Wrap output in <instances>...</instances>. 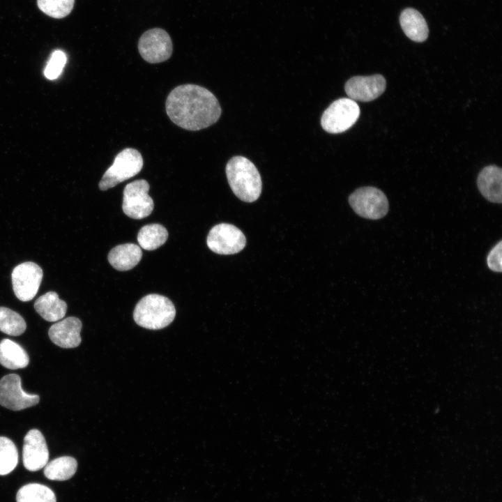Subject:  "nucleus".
<instances>
[{
	"mask_svg": "<svg viewBox=\"0 0 502 502\" xmlns=\"http://www.w3.org/2000/svg\"><path fill=\"white\" fill-rule=\"evenodd\" d=\"M49 450L43 434L36 429L29 430L24 438L22 460L24 467L36 471L48 462Z\"/></svg>",
	"mask_w": 502,
	"mask_h": 502,
	"instance_id": "ddd939ff",
	"label": "nucleus"
},
{
	"mask_svg": "<svg viewBox=\"0 0 502 502\" xmlns=\"http://www.w3.org/2000/svg\"><path fill=\"white\" fill-rule=\"evenodd\" d=\"M143 164V158L137 149L126 148L122 150L104 173L99 182V188L107 190L133 177L142 170Z\"/></svg>",
	"mask_w": 502,
	"mask_h": 502,
	"instance_id": "20e7f679",
	"label": "nucleus"
},
{
	"mask_svg": "<svg viewBox=\"0 0 502 502\" xmlns=\"http://www.w3.org/2000/svg\"><path fill=\"white\" fill-rule=\"evenodd\" d=\"M26 351L17 343L3 339L0 342V364L3 367L15 370L24 368L29 364Z\"/></svg>",
	"mask_w": 502,
	"mask_h": 502,
	"instance_id": "6ab92c4d",
	"label": "nucleus"
},
{
	"mask_svg": "<svg viewBox=\"0 0 502 502\" xmlns=\"http://www.w3.org/2000/svg\"><path fill=\"white\" fill-rule=\"evenodd\" d=\"M229 185L234 195L245 202L256 201L261 195L262 183L255 165L243 156H234L225 168Z\"/></svg>",
	"mask_w": 502,
	"mask_h": 502,
	"instance_id": "f03ea898",
	"label": "nucleus"
},
{
	"mask_svg": "<svg viewBox=\"0 0 502 502\" xmlns=\"http://www.w3.org/2000/svg\"><path fill=\"white\" fill-rule=\"evenodd\" d=\"M168 232L160 224H149L142 227L137 235L140 247L146 250H154L162 246L167 240Z\"/></svg>",
	"mask_w": 502,
	"mask_h": 502,
	"instance_id": "412c9836",
	"label": "nucleus"
},
{
	"mask_svg": "<svg viewBox=\"0 0 502 502\" xmlns=\"http://www.w3.org/2000/svg\"><path fill=\"white\" fill-rule=\"evenodd\" d=\"M17 463L18 452L15 443L7 437L0 436V475L10 473Z\"/></svg>",
	"mask_w": 502,
	"mask_h": 502,
	"instance_id": "b1692460",
	"label": "nucleus"
},
{
	"mask_svg": "<svg viewBox=\"0 0 502 502\" xmlns=\"http://www.w3.org/2000/svg\"><path fill=\"white\" fill-rule=\"evenodd\" d=\"M142 251L134 243L119 245L108 254L109 264L116 270L126 271L132 269L140 261Z\"/></svg>",
	"mask_w": 502,
	"mask_h": 502,
	"instance_id": "dca6fc26",
	"label": "nucleus"
},
{
	"mask_svg": "<svg viewBox=\"0 0 502 502\" xmlns=\"http://www.w3.org/2000/svg\"><path fill=\"white\" fill-rule=\"evenodd\" d=\"M82 327V321L78 318L69 317L53 324L49 329V337L61 348H75L81 343Z\"/></svg>",
	"mask_w": 502,
	"mask_h": 502,
	"instance_id": "4468645a",
	"label": "nucleus"
},
{
	"mask_svg": "<svg viewBox=\"0 0 502 502\" xmlns=\"http://www.w3.org/2000/svg\"><path fill=\"white\" fill-rule=\"evenodd\" d=\"M67 61L66 54L61 50L54 51L44 70V75L49 79L59 77Z\"/></svg>",
	"mask_w": 502,
	"mask_h": 502,
	"instance_id": "a878e982",
	"label": "nucleus"
},
{
	"mask_svg": "<svg viewBox=\"0 0 502 502\" xmlns=\"http://www.w3.org/2000/svg\"><path fill=\"white\" fill-rule=\"evenodd\" d=\"M43 275L42 268L34 262L26 261L15 266L11 278L16 297L24 302L32 300L38 293Z\"/></svg>",
	"mask_w": 502,
	"mask_h": 502,
	"instance_id": "9d476101",
	"label": "nucleus"
},
{
	"mask_svg": "<svg viewBox=\"0 0 502 502\" xmlns=\"http://www.w3.org/2000/svg\"><path fill=\"white\" fill-rule=\"evenodd\" d=\"M400 23L405 35L411 40L421 43L428 37L429 30L424 17L417 10L404 9L400 14Z\"/></svg>",
	"mask_w": 502,
	"mask_h": 502,
	"instance_id": "f3484780",
	"label": "nucleus"
},
{
	"mask_svg": "<svg viewBox=\"0 0 502 502\" xmlns=\"http://www.w3.org/2000/svg\"><path fill=\"white\" fill-rule=\"evenodd\" d=\"M175 316L176 309L171 300L156 294L143 297L133 312L136 324L151 330L165 328L173 321Z\"/></svg>",
	"mask_w": 502,
	"mask_h": 502,
	"instance_id": "7ed1b4c3",
	"label": "nucleus"
},
{
	"mask_svg": "<svg viewBox=\"0 0 502 502\" xmlns=\"http://www.w3.org/2000/svg\"><path fill=\"white\" fill-rule=\"evenodd\" d=\"M384 77L376 74L370 76H355L345 84V92L349 98L361 102H370L379 97L385 91Z\"/></svg>",
	"mask_w": 502,
	"mask_h": 502,
	"instance_id": "f8f14e48",
	"label": "nucleus"
},
{
	"mask_svg": "<svg viewBox=\"0 0 502 502\" xmlns=\"http://www.w3.org/2000/svg\"><path fill=\"white\" fill-rule=\"evenodd\" d=\"M477 185L482 195L492 203L502 202V169L496 165L484 167L479 173Z\"/></svg>",
	"mask_w": 502,
	"mask_h": 502,
	"instance_id": "2eb2a0df",
	"label": "nucleus"
},
{
	"mask_svg": "<svg viewBox=\"0 0 502 502\" xmlns=\"http://www.w3.org/2000/svg\"><path fill=\"white\" fill-rule=\"evenodd\" d=\"M34 308L45 320L54 322L64 317L67 304L59 298L57 293L49 291L36 299Z\"/></svg>",
	"mask_w": 502,
	"mask_h": 502,
	"instance_id": "a211bd4d",
	"label": "nucleus"
},
{
	"mask_svg": "<svg viewBox=\"0 0 502 502\" xmlns=\"http://www.w3.org/2000/svg\"><path fill=\"white\" fill-rule=\"evenodd\" d=\"M149 184L145 179L135 180L126 185L122 209L126 215L138 220L152 213L154 204L149 195Z\"/></svg>",
	"mask_w": 502,
	"mask_h": 502,
	"instance_id": "0eeeda50",
	"label": "nucleus"
},
{
	"mask_svg": "<svg viewBox=\"0 0 502 502\" xmlns=\"http://www.w3.org/2000/svg\"><path fill=\"white\" fill-rule=\"evenodd\" d=\"M165 108L174 123L191 131L214 124L222 112L213 93L204 87L192 84L175 87L167 98Z\"/></svg>",
	"mask_w": 502,
	"mask_h": 502,
	"instance_id": "f257e3e1",
	"label": "nucleus"
},
{
	"mask_svg": "<svg viewBox=\"0 0 502 502\" xmlns=\"http://www.w3.org/2000/svg\"><path fill=\"white\" fill-rule=\"evenodd\" d=\"M38 6L50 17L60 19L69 15L75 0H37Z\"/></svg>",
	"mask_w": 502,
	"mask_h": 502,
	"instance_id": "393cba45",
	"label": "nucleus"
},
{
	"mask_svg": "<svg viewBox=\"0 0 502 502\" xmlns=\"http://www.w3.org/2000/svg\"><path fill=\"white\" fill-rule=\"evenodd\" d=\"M40 397L29 394L21 386V379L16 374L4 376L0 380V405L13 411H20L36 405Z\"/></svg>",
	"mask_w": 502,
	"mask_h": 502,
	"instance_id": "9b49d317",
	"label": "nucleus"
},
{
	"mask_svg": "<svg viewBox=\"0 0 502 502\" xmlns=\"http://www.w3.org/2000/svg\"><path fill=\"white\" fill-rule=\"evenodd\" d=\"M360 108L357 102L347 98L333 102L324 112L321 125L330 133L337 134L349 129L358 119Z\"/></svg>",
	"mask_w": 502,
	"mask_h": 502,
	"instance_id": "39448f33",
	"label": "nucleus"
},
{
	"mask_svg": "<svg viewBox=\"0 0 502 502\" xmlns=\"http://www.w3.org/2000/svg\"><path fill=\"white\" fill-rule=\"evenodd\" d=\"M77 469V460L72 457L56 458L45 466V476L52 480H66L73 476Z\"/></svg>",
	"mask_w": 502,
	"mask_h": 502,
	"instance_id": "aec40b11",
	"label": "nucleus"
},
{
	"mask_svg": "<svg viewBox=\"0 0 502 502\" xmlns=\"http://www.w3.org/2000/svg\"><path fill=\"white\" fill-rule=\"evenodd\" d=\"M349 202L358 215L370 220H379L388 211V201L379 189L366 186L358 188L349 197Z\"/></svg>",
	"mask_w": 502,
	"mask_h": 502,
	"instance_id": "423d86ee",
	"label": "nucleus"
},
{
	"mask_svg": "<svg viewBox=\"0 0 502 502\" xmlns=\"http://www.w3.org/2000/svg\"><path fill=\"white\" fill-rule=\"evenodd\" d=\"M26 328L23 317L17 312L5 307H0V330L7 335L17 336Z\"/></svg>",
	"mask_w": 502,
	"mask_h": 502,
	"instance_id": "5701e85b",
	"label": "nucleus"
},
{
	"mask_svg": "<svg viewBox=\"0 0 502 502\" xmlns=\"http://www.w3.org/2000/svg\"><path fill=\"white\" fill-rule=\"evenodd\" d=\"M138 50L142 57L149 63L163 62L172 56V39L164 29H151L145 31L139 38Z\"/></svg>",
	"mask_w": 502,
	"mask_h": 502,
	"instance_id": "1a4fd4ad",
	"label": "nucleus"
},
{
	"mask_svg": "<svg viewBox=\"0 0 502 502\" xmlns=\"http://www.w3.org/2000/svg\"><path fill=\"white\" fill-rule=\"evenodd\" d=\"M17 502H56L54 492L47 486L29 483L22 486L16 495Z\"/></svg>",
	"mask_w": 502,
	"mask_h": 502,
	"instance_id": "4be33fe9",
	"label": "nucleus"
},
{
	"mask_svg": "<svg viewBox=\"0 0 502 502\" xmlns=\"http://www.w3.org/2000/svg\"><path fill=\"white\" fill-rule=\"evenodd\" d=\"M206 243L208 248L218 254H233L245 246L243 233L236 227L228 223L215 225L210 230Z\"/></svg>",
	"mask_w": 502,
	"mask_h": 502,
	"instance_id": "6e6552de",
	"label": "nucleus"
},
{
	"mask_svg": "<svg viewBox=\"0 0 502 502\" xmlns=\"http://www.w3.org/2000/svg\"><path fill=\"white\" fill-rule=\"evenodd\" d=\"M501 248L502 241L500 240L489 251L487 257V264L488 268L494 271L501 273L502 271L501 265Z\"/></svg>",
	"mask_w": 502,
	"mask_h": 502,
	"instance_id": "bb28decb",
	"label": "nucleus"
}]
</instances>
